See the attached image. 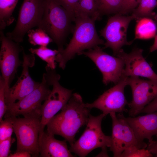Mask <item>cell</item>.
Masks as SVG:
<instances>
[{"mask_svg": "<svg viewBox=\"0 0 157 157\" xmlns=\"http://www.w3.org/2000/svg\"><path fill=\"white\" fill-rule=\"evenodd\" d=\"M5 85L4 79L0 76V122L3 120L7 110L5 100Z\"/></svg>", "mask_w": 157, "mask_h": 157, "instance_id": "28", "label": "cell"}, {"mask_svg": "<svg viewBox=\"0 0 157 157\" xmlns=\"http://www.w3.org/2000/svg\"><path fill=\"white\" fill-rule=\"evenodd\" d=\"M51 86L46 72L43 75L41 82L35 90L20 100L7 106L4 118L22 115L24 117L41 119L42 103L50 94Z\"/></svg>", "mask_w": 157, "mask_h": 157, "instance_id": "4", "label": "cell"}, {"mask_svg": "<svg viewBox=\"0 0 157 157\" xmlns=\"http://www.w3.org/2000/svg\"><path fill=\"white\" fill-rule=\"evenodd\" d=\"M96 20L86 16H75L73 36L66 47L56 56V61L60 68L64 69L68 61L84 50L104 45V41L99 38L96 30Z\"/></svg>", "mask_w": 157, "mask_h": 157, "instance_id": "2", "label": "cell"}, {"mask_svg": "<svg viewBox=\"0 0 157 157\" xmlns=\"http://www.w3.org/2000/svg\"><path fill=\"white\" fill-rule=\"evenodd\" d=\"M54 135L47 130L44 131L39 141L40 157H73L69 149L66 140L60 141Z\"/></svg>", "mask_w": 157, "mask_h": 157, "instance_id": "18", "label": "cell"}, {"mask_svg": "<svg viewBox=\"0 0 157 157\" xmlns=\"http://www.w3.org/2000/svg\"><path fill=\"white\" fill-rule=\"evenodd\" d=\"M125 119L141 143H146L144 141L146 139L151 142L152 136L157 134V111L143 116L125 117Z\"/></svg>", "mask_w": 157, "mask_h": 157, "instance_id": "17", "label": "cell"}, {"mask_svg": "<svg viewBox=\"0 0 157 157\" xmlns=\"http://www.w3.org/2000/svg\"><path fill=\"white\" fill-rule=\"evenodd\" d=\"M157 111V96L146 106L141 113H149Z\"/></svg>", "mask_w": 157, "mask_h": 157, "instance_id": "32", "label": "cell"}, {"mask_svg": "<svg viewBox=\"0 0 157 157\" xmlns=\"http://www.w3.org/2000/svg\"><path fill=\"white\" fill-rule=\"evenodd\" d=\"M22 51L23 61L21 74L15 84L5 91L7 106L24 97L35 90L40 83L32 78L29 73V68L33 66L35 63L34 54H26L23 48Z\"/></svg>", "mask_w": 157, "mask_h": 157, "instance_id": "15", "label": "cell"}, {"mask_svg": "<svg viewBox=\"0 0 157 157\" xmlns=\"http://www.w3.org/2000/svg\"><path fill=\"white\" fill-rule=\"evenodd\" d=\"M45 69L52 88L42 106L39 141L44 132L45 126L67 104L72 94V90L64 88L60 84V76L55 69H51L47 65Z\"/></svg>", "mask_w": 157, "mask_h": 157, "instance_id": "6", "label": "cell"}, {"mask_svg": "<svg viewBox=\"0 0 157 157\" xmlns=\"http://www.w3.org/2000/svg\"><path fill=\"white\" fill-rule=\"evenodd\" d=\"M15 141L11 137L0 142V157H8L11 145Z\"/></svg>", "mask_w": 157, "mask_h": 157, "instance_id": "30", "label": "cell"}, {"mask_svg": "<svg viewBox=\"0 0 157 157\" xmlns=\"http://www.w3.org/2000/svg\"><path fill=\"white\" fill-rule=\"evenodd\" d=\"M134 40H147L154 38L157 31L156 23L153 19L147 17L136 20Z\"/></svg>", "mask_w": 157, "mask_h": 157, "instance_id": "19", "label": "cell"}, {"mask_svg": "<svg viewBox=\"0 0 157 157\" xmlns=\"http://www.w3.org/2000/svg\"><path fill=\"white\" fill-rule=\"evenodd\" d=\"M128 77L123 76L115 85L105 92L92 103L85 104L86 106L91 109L97 108L102 112L105 116L111 113L127 112L125 108L128 105L124 94V89L128 85Z\"/></svg>", "mask_w": 157, "mask_h": 157, "instance_id": "13", "label": "cell"}, {"mask_svg": "<svg viewBox=\"0 0 157 157\" xmlns=\"http://www.w3.org/2000/svg\"><path fill=\"white\" fill-rule=\"evenodd\" d=\"M13 132V124L10 118H4L0 122V142L11 138Z\"/></svg>", "mask_w": 157, "mask_h": 157, "instance_id": "27", "label": "cell"}, {"mask_svg": "<svg viewBox=\"0 0 157 157\" xmlns=\"http://www.w3.org/2000/svg\"><path fill=\"white\" fill-rule=\"evenodd\" d=\"M9 118L11 119L17 139L16 151H26L32 157L40 156L39 140L41 119Z\"/></svg>", "mask_w": 157, "mask_h": 157, "instance_id": "8", "label": "cell"}, {"mask_svg": "<svg viewBox=\"0 0 157 157\" xmlns=\"http://www.w3.org/2000/svg\"><path fill=\"white\" fill-rule=\"evenodd\" d=\"M157 138V134L156 135ZM147 149L153 155L157 157V141L152 140L147 145Z\"/></svg>", "mask_w": 157, "mask_h": 157, "instance_id": "33", "label": "cell"}, {"mask_svg": "<svg viewBox=\"0 0 157 157\" xmlns=\"http://www.w3.org/2000/svg\"><path fill=\"white\" fill-rule=\"evenodd\" d=\"M157 6V0H141L138 6L132 11L131 15L134 19L147 17L156 22L157 15L153 10Z\"/></svg>", "mask_w": 157, "mask_h": 157, "instance_id": "22", "label": "cell"}, {"mask_svg": "<svg viewBox=\"0 0 157 157\" xmlns=\"http://www.w3.org/2000/svg\"><path fill=\"white\" fill-rule=\"evenodd\" d=\"M143 50L136 48L129 53L121 49L116 56L121 58L124 63L122 76H141L157 82V74L152 69L142 55Z\"/></svg>", "mask_w": 157, "mask_h": 157, "instance_id": "16", "label": "cell"}, {"mask_svg": "<svg viewBox=\"0 0 157 157\" xmlns=\"http://www.w3.org/2000/svg\"><path fill=\"white\" fill-rule=\"evenodd\" d=\"M157 50V35L154 37V42L153 45L150 47L149 51L151 52Z\"/></svg>", "mask_w": 157, "mask_h": 157, "instance_id": "35", "label": "cell"}, {"mask_svg": "<svg viewBox=\"0 0 157 157\" xmlns=\"http://www.w3.org/2000/svg\"><path fill=\"white\" fill-rule=\"evenodd\" d=\"M47 0H24L19 10L16 25L6 35L15 42H22L28 31L38 27L43 15Z\"/></svg>", "mask_w": 157, "mask_h": 157, "instance_id": "7", "label": "cell"}, {"mask_svg": "<svg viewBox=\"0 0 157 157\" xmlns=\"http://www.w3.org/2000/svg\"><path fill=\"white\" fill-rule=\"evenodd\" d=\"M31 154L26 151H16L13 154H10L8 157H31Z\"/></svg>", "mask_w": 157, "mask_h": 157, "instance_id": "34", "label": "cell"}, {"mask_svg": "<svg viewBox=\"0 0 157 157\" xmlns=\"http://www.w3.org/2000/svg\"><path fill=\"white\" fill-rule=\"evenodd\" d=\"M156 24H157V20L156 21Z\"/></svg>", "mask_w": 157, "mask_h": 157, "instance_id": "36", "label": "cell"}, {"mask_svg": "<svg viewBox=\"0 0 157 157\" xmlns=\"http://www.w3.org/2000/svg\"><path fill=\"white\" fill-rule=\"evenodd\" d=\"M100 0H79L74 15H84L94 18H100L99 14Z\"/></svg>", "mask_w": 157, "mask_h": 157, "instance_id": "21", "label": "cell"}, {"mask_svg": "<svg viewBox=\"0 0 157 157\" xmlns=\"http://www.w3.org/2000/svg\"><path fill=\"white\" fill-rule=\"evenodd\" d=\"M124 0H100L99 14L102 15L118 13L120 11Z\"/></svg>", "mask_w": 157, "mask_h": 157, "instance_id": "25", "label": "cell"}, {"mask_svg": "<svg viewBox=\"0 0 157 157\" xmlns=\"http://www.w3.org/2000/svg\"><path fill=\"white\" fill-rule=\"evenodd\" d=\"M55 0L67 10L74 15L75 11L79 0Z\"/></svg>", "mask_w": 157, "mask_h": 157, "instance_id": "31", "label": "cell"}, {"mask_svg": "<svg viewBox=\"0 0 157 157\" xmlns=\"http://www.w3.org/2000/svg\"><path fill=\"white\" fill-rule=\"evenodd\" d=\"M112 122L111 143L110 151L114 157H120L122 152L131 146L145 149L147 145L139 142L137 139L132 128L125 119L123 113L110 114Z\"/></svg>", "mask_w": 157, "mask_h": 157, "instance_id": "10", "label": "cell"}, {"mask_svg": "<svg viewBox=\"0 0 157 157\" xmlns=\"http://www.w3.org/2000/svg\"><path fill=\"white\" fill-rule=\"evenodd\" d=\"M153 155L147 149L131 146L126 149L120 157H152Z\"/></svg>", "mask_w": 157, "mask_h": 157, "instance_id": "26", "label": "cell"}, {"mask_svg": "<svg viewBox=\"0 0 157 157\" xmlns=\"http://www.w3.org/2000/svg\"><path fill=\"white\" fill-rule=\"evenodd\" d=\"M29 50L31 53L35 54L47 63V66L51 69L56 67V56L59 52L57 50H52L46 46H40L38 48H31Z\"/></svg>", "mask_w": 157, "mask_h": 157, "instance_id": "23", "label": "cell"}, {"mask_svg": "<svg viewBox=\"0 0 157 157\" xmlns=\"http://www.w3.org/2000/svg\"><path fill=\"white\" fill-rule=\"evenodd\" d=\"M90 110L79 94L73 93L61 112L47 123V130L62 136L71 146L75 142V137L79 129L87 124Z\"/></svg>", "mask_w": 157, "mask_h": 157, "instance_id": "1", "label": "cell"}, {"mask_svg": "<svg viewBox=\"0 0 157 157\" xmlns=\"http://www.w3.org/2000/svg\"><path fill=\"white\" fill-rule=\"evenodd\" d=\"M18 0H0V31L14 21L13 14Z\"/></svg>", "mask_w": 157, "mask_h": 157, "instance_id": "20", "label": "cell"}, {"mask_svg": "<svg viewBox=\"0 0 157 157\" xmlns=\"http://www.w3.org/2000/svg\"><path fill=\"white\" fill-rule=\"evenodd\" d=\"M103 113L94 116L90 115L86 129L80 138L70 146L71 152L85 157L94 149L110 147L111 136L106 135L101 128V122L105 117Z\"/></svg>", "mask_w": 157, "mask_h": 157, "instance_id": "5", "label": "cell"}, {"mask_svg": "<svg viewBox=\"0 0 157 157\" xmlns=\"http://www.w3.org/2000/svg\"><path fill=\"white\" fill-rule=\"evenodd\" d=\"M1 46L0 50V68L1 76L5 82V91L10 87L18 67L22 65L19 55L23 48L19 43L15 42L0 31Z\"/></svg>", "mask_w": 157, "mask_h": 157, "instance_id": "12", "label": "cell"}, {"mask_svg": "<svg viewBox=\"0 0 157 157\" xmlns=\"http://www.w3.org/2000/svg\"><path fill=\"white\" fill-rule=\"evenodd\" d=\"M134 19L131 15L125 16L118 13L110 17L105 26L100 31L101 35L106 40L104 49H111L116 56L124 45H129L132 41L127 39L128 28L130 22Z\"/></svg>", "mask_w": 157, "mask_h": 157, "instance_id": "9", "label": "cell"}, {"mask_svg": "<svg viewBox=\"0 0 157 157\" xmlns=\"http://www.w3.org/2000/svg\"><path fill=\"white\" fill-rule=\"evenodd\" d=\"M74 18L73 14L55 0H47L38 28L42 29L49 35L60 52L64 49L63 46Z\"/></svg>", "mask_w": 157, "mask_h": 157, "instance_id": "3", "label": "cell"}, {"mask_svg": "<svg viewBox=\"0 0 157 157\" xmlns=\"http://www.w3.org/2000/svg\"><path fill=\"white\" fill-rule=\"evenodd\" d=\"M141 0H124L122 8L118 13L124 15L132 12L139 4Z\"/></svg>", "mask_w": 157, "mask_h": 157, "instance_id": "29", "label": "cell"}, {"mask_svg": "<svg viewBox=\"0 0 157 157\" xmlns=\"http://www.w3.org/2000/svg\"><path fill=\"white\" fill-rule=\"evenodd\" d=\"M128 85L131 87L132 99L128 105L129 116L135 117L141 113L144 107L157 96V82L128 77Z\"/></svg>", "mask_w": 157, "mask_h": 157, "instance_id": "14", "label": "cell"}, {"mask_svg": "<svg viewBox=\"0 0 157 157\" xmlns=\"http://www.w3.org/2000/svg\"><path fill=\"white\" fill-rule=\"evenodd\" d=\"M27 33L28 42L34 46L47 47L50 43L53 42L49 35L40 28L38 27L35 30L30 29Z\"/></svg>", "mask_w": 157, "mask_h": 157, "instance_id": "24", "label": "cell"}, {"mask_svg": "<svg viewBox=\"0 0 157 157\" xmlns=\"http://www.w3.org/2000/svg\"><path fill=\"white\" fill-rule=\"evenodd\" d=\"M78 55L85 56L94 63L101 73L102 81L106 85L110 83L116 84L123 76L124 67L123 60L108 54L98 46Z\"/></svg>", "mask_w": 157, "mask_h": 157, "instance_id": "11", "label": "cell"}]
</instances>
